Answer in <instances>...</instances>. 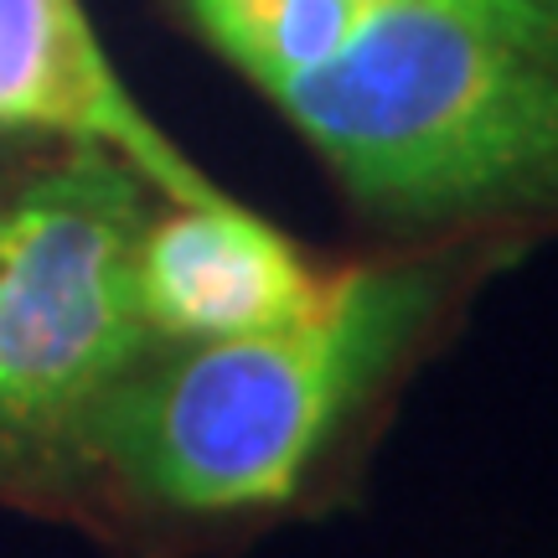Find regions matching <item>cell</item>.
I'll return each instance as SVG.
<instances>
[{"label":"cell","instance_id":"4","mask_svg":"<svg viewBox=\"0 0 558 558\" xmlns=\"http://www.w3.org/2000/svg\"><path fill=\"white\" fill-rule=\"evenodd\" d=\"M0 135L99 145L166 202L233 197L145 114L83 0H0Z\"/></svg>","mask_w":558,"mask_h":558},{"label":"cell","instance_id":"1","mask_svg":"<svg viewBox=\"0 0 558 558\" xmlns=\"http://www.w3.org/2000/svg\"><path fill=\"white\" fill-rule=\"evenodd\" d=\"M518 239H418L399 259L331 269L311 311L213 341H156L94 429V476L177 518H259L429 341L460 290Z\"/></svg>","mask_w":558,"mask_h":558},{"label":"cell","instance_id":"6","mask_svg":"<svg viewBox=\"0 0 558 558\" xmlns=\"http://www.w3.org/2000/svg\"><path fill=\"white\" fill-rule=\"evenodd\" d=\"M373 0H181V16L259 94L305 78L357 37Z\"/></svg>","mask_w":558,"mask_h":558},{"label":"cell","instance_id":"5","mask_svg":"<svg viewBox=\"0 0 558 558\" xmlns=\"http://www.w3.org/2000/svg\"><path fill=\"white\" fill-rule=\"evenodd\" d=\"M320 269L284 228L239 197L156 202L135 248V290L156 341H213L269 331L311 311Z\"/></svg>","mask_w":558,"mask_h":558},{"label":"cell","instance_id":"3","mask_svg":"<svg viewBox=\"0 0 558 558\" xmlns=\"http://www.w3.org/2000/svg\"><path fill=\"white\" fill-rule=\"evenodd\" d=\"M156 186L99 145H68L0 186V497L94 476V429L156 347L135 248Z\"/></svg>","mask_w":558,"mask_h":558},{"label":"cell","instance_id":"2","mask_svg":"<svg viewBox=\"0 0 558 558\" xmlns=\"http://www.w3.org/2000/svg\"><path fill=\"white\" fill-rule=\"evenodd\" d=\"M264 99L393 233L558 228V26L383 0L326 68Z\"/></svg>","mask_w":558,"mask_h":558},{"label":"cell","instance_id":"7","mask_svg":"<svg viewBox=\"0 0 558 558\" xmlns=\"http://www.w3.org/2000/svg\"><path fill=\"white\" fill-rule=\"evenodd\" d=\"M383 5V0H373ZM439 5H471V11H492L507 21H533V26H558V0H439Z\"/></svg>","mask_w":558,"mask_h":558}]
</instances>
